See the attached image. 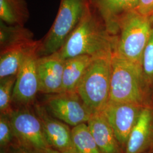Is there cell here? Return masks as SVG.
I'll return each mask as SVG.
<instances>
[{
	"instance_id": "obj_19",
	"label": "cell",
	"mask_w": 153,
	"mask_h": 153,
	"mask_svg": "<svg viewBox=\"0 0 153 153\" xmlns=\"http://www.w3.org/2000/svg\"><path fill=\"white\" fill-rule=\"evenodd\" d=\"M27 17V11L21 0H0L1 21L7 25L23 26Z\"/></svg>"
},
{
	"instance_id": "obj_20",
	"label": "cell",
	"mask_w": 153,
	"mask_h": 153,
	"mask_svg": "<svg viewBox=\"0 0 153 153\" xmlns=\"http://www.w3.org/2000/svg\"><path fill=\"white\" fill-rule=\"evenodd\" d=\"M16 76L0 79V114L10 115L14 109L12 108V98Z\"/></svg>"
},
{
	"instance_id": "obj_21",
	"label": "cell",
	"mask_w": 153,
	"mask_h": 153,
	"mask_svg": "<svg viewBox=\"0 0 153 153\" xmlns=\"http://www.w3.org/2000/svg\"><path fill=\"white\" fill-rule=\"evenodd\" d=\"M15 142L10 115L0 114V149L7 148Z\"/></svg>"
},
{
	"instance_id": "obj_9",
	"label": "cell",
	"mask_w": 153,
	"mask_h": 153,
	"mask_svg": "<svg viewBox=\"0 0 153 153\" xmlns=\"http://www.w3.org/2000/svg\"><path fill=\"white\" fill-rule=\"evenodd\" d=\"M142 107L139 104L108 102L102 111L123 150Z\"/></svg>"
},
{
	"instance_id": "obj_5",
	"label": "cell",
	"mask_w": 153,
	"mask_h": 153,
	"mask_svg": "<svg viewBox=\"0 0 153 153\" xmlns=\"http://www.w3.org/2000/svg\"><path fill=\"white\" fill-rule=\"evenodd\" d=\"M88 6L85 0L61 1L55 22L39 46V57L59 51L80 22Z\"/></svg>"
},
{
	"instance_id": "obj_2",
	"label": "cell",
	"mask_w": 153,
	"mask_h": 153,
	"mask_svg": "<svg viewBox=\"0 0 153 153\" xmlns=\"http://www.w3.org/2000/svg\"><path fill=\"white\" fill-rule=\"evenodd\" d=\"M143 78L142 65L126 60L114 52L108 102L143 105Z\"/></svg>"
},
{
	"instance_id": "obj_15",
	"label": "cell",
	"mask_w": 153,
	"mask_h": 153,
	"mask_svg": "<svg viewBox=\"0 0 153 153\" xmlns=\"http://www.w3.org/2000/svg\"><path fill=\"white\" fill-rule=\"evenodd\" d=\"M94 57L81 55L66 59L60 93H76V89Z\"/></svg>"
},
{
	"instance_id": "obj_6",
	"label": "cell",
	"mask_w": 153,
	"mask_h": 153,
	"mask_svg": "<svg viewBox=\"0 0 153 153\" xmlns=\"http://www.w3.org/2000/svg\"><path fill=\"white\" fill-rule=\"evenodd\" d=\"M16 142L33 153H48L51 148L40 121L31 107H17L10 114Z\"/></svg>"
},
{
	"instance_id": "obj_25",
	"label": "cell",
	"mask_w": 153,
	"mask_h": 153,
	"mask_svg": "<svg viewBox=\"0 0 153 153\" xmlns=\"http://www.w3.org/2000/svg\"><path fill=\"white\" fill-rule=\"evenodd\" d=\"M61 153V152H59V151H57V150H55L54 149H52V150H51L49 152V153Z\"/></svg>"
},
{
	"instance_id": "obj_14",
	"label": "cell",
	"mask_w": 153,
	"mask_h": 153,
	"mask_svg": "<svg viewBox=\"0 0 153 153\" xmlns=\"http://www.w3.org/2000/svg\"><path fill=\"white\" fill-rule=\"evenodd\" d=\"M40 42H32L18 44L1 51L0 79L16 76L24 61L33 50L38 49Z\"/></svg>"
},
{
	"instance_id": "obj_13",
	"label": "cell",
	"mask_w": 153,
	"mask_h": 153,
	"mask_svg": "<svg viewBox=\"0 0 153 153\" xmlns=\"http://www.w3.org/2000/svg\"><path fill=\"white\" fill-rule=\"evenodd\" d=\"M153 131V111L150 108L143 107L128 139L124 153H142L150 142Z\"/></svg>"
},
{
	"instance_id": "obj_7",
	"label": "cell",
	"mask_w": 153,
	"mask_h": 153,
	"mask_svg": "<svg viewBox=\"0 0 153 153\" xmlns=\"http://www.w3.org/2000/svg\"><path fill=\"white\" fill-rule=\"evenodd\" d=\"M43 104L50 115L72 127L87 123L93 114L76 93L45 94Z\"/></svg>"
},
{
	"instance_id": "obj_16",
	"label": "cell",
	"mask_w": 153,
	"mask_h": 153,
	"mask_svg": "<svg viewBox=\"0 0 153 153\" xmlns=\"http://www.w3.org/2000/svg\"><path fill=\"white\" fill-rule=\"evenodd\" d=\"M104 16L106 26L110 32L118 27V21L128 11L135 10L138 0H93Z\"/></svg>"
},
{
	"instance_id": "obj_18",
	"label": "cell",
	"mask_w": 153,
	"mask_h": 153,
	"mask_svg": "<svg viewBox=\"0 0 153 153\" xmlns=\"http://www.w3.org/2000/svg\"><path fill=\"white\" fill-rule=\"evenodd\" d=\"M73 153H102L87 123L72 127Z\"/></svg>"
},
{
	"instance_id": "obj_4",
	"label": "cell",
	"mask_w": 153,
	"mask_h": 153,
	"mask_svg": "<svg viewBox=\"0 0 153 153\" xmlns=\"http://www.w3.org/2000/svg\"><path fill=\"white\" fill-rule=\"evenodd\" d=\"M151 21L136 10L121 16L118 21L120 35L115 46V53L142 65L143 54L152 31Z\"/></svg>"
},
{
	"instance_id": "obj_11",
	"label": "cell",
	"mask_w": 153,
	"mask_h": 153,
	"mask_svg": "<svg viewBox=\"0 0 153 153\" xmlns=\"http://www.w3.org/2000/svg\"><path fill=\"white\" fill-rule=\"evenodd\" d=\"M65 61L59 52L38 57L37 72L39 92L44 94L60 93Z\"/></svg>"
},
{
	"instance_id": "obj_23",
	"label": "cell",
	"mask_w": 153,
	"mask_h": 153,
	"mask_svg": "<svg viewBox=\"0 0 153 153\" xmlns=\"http://www.w3.org/2000/svg\"><path fill=\"white\" fill-rule=\"evenodd\" d=\"M135 10L153 20V0H138V4Z\"/></svg>"
},
{
	"instance_id": "obj_12",
	"label": "cell",
	"mask_w": 153,
	"mask_h": 153,
	"mask_svg": "<svg viewBox=\"0 0 153 153\" xmlns=\"http://www.w3.org/2000/svg\"><path fill=\"white\" fill-rule=\"evenodd\" d=\"M87 124L102 153H124L102 112L93 114Z\"/></svg>"
},
{
	"instance_id": "obj_3",
	"label": "cell",
	"mask_w": 153,
	"mask_h": 153,
	"mask_svg": "<svg viewBox=\"0 0 153 153\" xmlns=\"http://www.w3.org/2000/svg\"><path fill=\"white\" fill-rule=\"evenodd\" d=\"M112 53L94 57L76 89L93 114L102 112L109 101Z\"/></svg>"
},
{
	"instance_id": "obj_10",
	"label": "cell",
	"mask_w": 153,
	"mask_h": 153,
	"mask_svg": "<svg viewBox=\"0 0 153 153\" xmlns=\"http://www.w3.org/2000/svg\"><path fill=\"white\" fill-rule=\"evenodd\" d=\"M33 106L51 148L61 153H73L72 131L70 126L50 115L43 104L35 103Z\"/></svg>"
},
{
	"instance_id": "obj_8",
	"label": "cell",
	"mask_w": 153,
	"mask_h": 153,
	"mask_svg": "<svg viewBox=\"0 0 153 153\" xmlns=\"http://www.w3.org/2000/svg\"><path fill=\"white\" fill-rule=\"evenodd\" d=\"M38 49L33 50L28 55L16 74L12 101L18 107L33 106L39 92Z\"/></svg>"
},
{
	"instance_id": "obj_24",
	"label": "cell",
	"mask_w": 153,
	"mask_h": 153,
	"mask_svg": "<svg viewBox=\"0 0 153 153\" xmlns=\"http://www.w3.org/2000/svg\"><path fill=\"white\" fill-rule=\"evenodd\" d=\"M0 153H33L25 148H22L16 142L5 149H0Z\"/></svg>"
},
{
	"instance_id": "obj_1",
	"label": "cell",
	"mask_w": 153,
	"mask_h": 153,
	"mask_svg": "<svg viewBox=\"0 0 153 153\" xmlns=\"http://www.w3.org/2000/svg\"><path fill=\"white\" fill-rule=\"evenodd\" d=\"M66 60L81 55L93 57L112 53V44L108 35L102 29L88 6L74 30L59 51Z\"/></svg>"
},
{
	"instance_id": "obj_17",
	"label": "cell",
	"mask_w": 153,
	"mask_h": 153,
	"mask_svg": "<svg viewBox=\"0 0 153 153\" xmlns=\"http://www.w3.org/2000/svg\"><path fill=\"white\" fill-rule=\"evenodd\" d=\"M33 33L21 25H7L0 21L1 51L18 44L32 42Z\"/></svg>"
},
{
	"instance_id": "obj_22",
	"label": "cell",
	"mask_w": 153,
	"mask_h": 153,
	"mask_svg": "<svg viewBox=\"0 0 153 153\" xmlns=\"http://www.w3.org/2000/svg\"><path fill=\"white\" fill-rule=\"evenodd\" d=\"M142 68L144 79L153 83V25L151 36L142 56Z\"/></svg>"
}]
</instances>
